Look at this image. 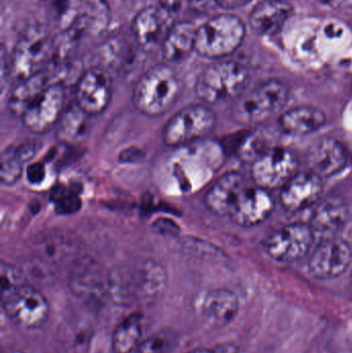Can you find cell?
Here are the masks:
<instances>
[{
  "mask_svg": "<svg viewBox=\"0 0 352 353\" xmlns=\"http://www.w3.org/2000/svg\"><path fill=\"white\" fill-rule=\"evenodd\" d=\"M111 300L123 306L155 304L167 290L165 268L154 259L132 261L111 271Z\"/></svg>",
  "mask_w": 352,
  "mask_h": 353,
  "instance_id": "obj_1",
  "label": "cell"
},
{
  "mask_svg": "<svg viewBox=\"0 0 352 353\" xmlns=\"http://www.w3.org/2000/svg\"><path fill=\"white\" fill-rule=\"evenodd\" d=\"M182 88L181 79L174 68L158 64L149 68L134 85L132 103L143 115L159 117L174 108Z\"/></svg>",
  "mask_w": 352,
  "mask_h": 353,
  "instance_id": "obj_2",
  "label": "cell"
},
{
  "mask_svg": "<svg viewBox=\"0 0 352 353\" xmlns=\"http://www.w3.org/2000/svg\"><path fill=\"white\" fill-rule=\"evenodd\" d=\"M249 82L247 68L234 60L209 64L198 76L196 94L206 103H219L238 99Z\"/></svg>",
  "mask_w": 352,
  "mask_h": 353,
  "instance_id": "obj_3",
  "label": "cell"
},
{
  "mask_svg": "<svg viewBox=\"0 0 352 353\" xmlns=\"http://www.w3.org/2000/svg\"><path fill=\"white\" fill-rule=\"evenodd\" d=\"M245 25L229 14H217L196 29V50L203 57L220 59L233 54L243 43Z\"/></svg>",
  "mask_w": 352,
  "mask_h": 353,
  "instance_id": "obj_4",
  "label": "cell"
},
{
  "mask_svg": "<svg viewBox=\"0 0 352 353\" xmlns=\"http://www.w3.org/2000/svg\"><path fill=\"white\" fill-rule=\"evenodd\" d=\"M53 49L51 33L45 25L28 27L14 47L10 59V76L20 82L43 72Z\"/></svg>",
  "mask_w": 352,
  "mask_h": 353,
  "instance_id": "obj_5",
  "label": "cell"
},
{
  "mask_svg": "<svg viewBox=\"0 0 352 353\" xmlns=\"http://www.w3.org/2000/svg\"><path fill=\"white\" fill-rule=\"evenodd\" d=\"M68 284L74 296L88 306L99 307L111 300V271L91 257L72 261Z\"/></svg>",
  "mask_w": 352,
  "mask_h": 353,
  "instance_id": "obj_6",
  "label": "cell"
},
{
  "mask_svg": "<svg viewBox=\"0 0 352 353\" xmlns=\"http://www.w3.org/2000/svg\"><path fill=\"white\" fill-rule=\"evenodd\" d=\"M217 117L205 103L186 105L165 124L163 140L167 146L179 147L206 138L214 130Z\"/></svg>",
  "mask_w": 352,
  "mask_h": 353,
  "instance_id": "obj_7",
  "label": "cell"
},
{
  "mask_svg": "<svg viewBox=\"0 0 352 353\" xmlns=\"http://www.w3.org/2000/svg\"><path fill=\"white\" fill-rule=\"evenodd\" d=\"M289 97V86L282 81H265L240 99L234 110L236 119L244 123L265 121L280 111Z\"/></svg>",
  "mask_w": 352,
  "mask_h": 353,
  "instance_id": "obj_8",
  "label": "cell"
},
{
  "mask_svg": "<svg viewBox=\"0 0 352 353\" xmlns=\"http://www.w3.org/2000/svg\"><path fill=\"white\" fill-rule=\"evenodd\" d=\"M1 303L10 321L23 329H39L49 319L50 306L47 299L29 284L21 286Z\"/></svg>",
  "mask_w": 352,
  "mask_h": 353,
  "instance_id": "obj_9",
  "label": "cell"
},
{
  "mask_svg": "<svg viewBox=\"0 0 352 353\" xmlns=\"http://www.w3.org/2000/svg\"><path fill=\"white\" fill-rule=\"evenodd\" d=\"M315 240L309 224L291 223L269 234L264 241V248L274 261L293 263L305 257Z\"/></svg>",
  "mask_w": 352,
  "mask_h": 353,
  "instance_id": "obj_10",
  "label": "cell"
},
{
  "mask_svg": "<svg viewBox=\"0 0 352 353\" xmlns=\"http://www.w3.org/2000/svg\"><path fill=\"white\" fill-rule=\"evenodd\" d=\"M299 161L293 151L283 147H273L260 153L253 161L251 175L256 186L262 188H282L298 173Z\"/></svg>",
  "mask_w": 352,
  "mask_h": 353,
  "instance_id": "obj_11",
  "label": "cell"
},
{
  "mask_svg": "<svg viewBox=\"0 0 352 353\" xmlns=\"http://www.w3.org/2000/svg\"><path fill=\"white\" fill-rule=\"evenodd\" d=\"M65 108V89L60 83L50 84L23 114V124L29 132L41 134L57 125Z\"/></svg>",
  "mask_w": 352,
  "mask_h": 353,
  "instance_id": "obj_12",
  "label": "cell"
},
{
  "mask_svg": "<svg viewBox=\"0 0 352 353\" xmlns=\"http://www.w3.org/2000/svg\"><path fill=\"white\" fill-rule=\"evenodd\" d=\"M352 248L339 238L320 241L308 261L311 275L316 279L330 280L340 277L351 267Z\"/></svg>",
  "mask_w": 352,
  "mask_h": 353,
  "instance_id": "obj_13",
  "label": "cell"
},
{
  "mask_svg": "<svg viewBox=\"0 0 352 353\" xmlns=\"http://www.w3.org/2000/svg\"><path fill=\"white\" fill-rule=\"evenodd\" d=\"M112 97L113 81L103 68H91L79 79L76 103L90 117L103 113L109 107Z\"/></svg>",
  "mask_w": 352,
  "mask_h": 353,
  "instance_id": "obj_14",
  "label": "cell"
},
{
  "mask_svg": "<svg viewBox=\"0 0 352 353\" xmlns=\"http://www.w3.org/2000/svg\"><path fill=\"white\" fill-rule=\"evenodd\" d=\"M274 207V199L268 189L256 185L246 186L231 208L229 217L237 225L251 228L268 219Z\"/></svg>",
  "mask_w": 352,
  "mask_h": 353,
  "instance_id": "obj_15",
  "label": "cell"
},
{
  "mask_svg": "<svg viewBox=\"0 0 352 353\" xmlns=\"http://www.w3.org/2000/svg\"><path fill=\"white\" fill-rule=\"evenodd\" d=\"M322 190V178L311 171L298 172L281 188L280 203L287 211H301L318 203Z\"/></svg>",
  "mask_w": 352,
  "mask_h": 353,
  "instance_id": "obj_16",
  "label": "cell"
},
{
  "mask_svg": "<svg viewBox=\"0 0 352 353\" xmlns=\"http://www.w3.org/2000/svg\"><path fill=\"white\" fill-rule=\"evenodd\" d=\"M169 12L163 6H150L143 8L132 21V33L138 45L144 49L163 46L169 29Z\"/></svg>",
  "mask_w": 352,
  "mask_h": 353,
  "instance_id": "obj_17",
  "label": "cell"
},
{
  "mask_svg": "<svg viewBox=\"0 0 352 353\" xmlns=\"http://www.w3.org/2000/svg\"><path fill=\"white\" fill-rule=\"evenodd\" d=\"M349 218V208L343 199L338 196H330L315 203L309 225L313 230L315 239L320 240L334 238L346 223Z\"/></svg>",
  "mask_w": 352,
  "mask_h": 353,
  "instance_id": "obj_18",
  "label": "cell"
},
{
  "mask_svg": "<svg viewBox=\"0 0 352 353\" xmlns=\"http://www.w3.org/2000/svg\"><path fill=\"white\" fill-rule=\"evenodd\" d=\"M246 186L245 176L239 172L225 174L207 191L204 199L207 209L214 215L229 216Z\"/></svg>",
  "mask_w": 352,
  "mask_h": 353,
  "instance_id": "obj_19",
  "label": "cell"
},
{
  "mask_svg": "<svg viewBox=\"0 0 352 353\" xmlns=\"http://www.w3.org/2000/svg\"><path fill=\"white\" fill-rule=\"evenodd\" d=\"M202 316L211 327L229 325L239 313L240 302L237 294L227 288H215L207 292L202 302Z\"/></svg>",
  "mask_w": 352,
  "mask_h": 353,
  "instance_id": "obj_20",
  "label": "cell"
},
{
  "mask_svg": "<svg viewBox=\"0 0 352 353\" xmlns=\"http://www.w3.org/2000/svg\"><path fill=\"white\" fill-rule=\"evenodd\" d=\"M307 161L310 171L320 178H329L344 169L347 163L346 149L335 139H324L310 149Z\"/></svg>",
  "mask_w": 352,
  "mask_h": 353,
  "instance_id": "obj_21",
  "label": "cell"
},
{
  "mask_svg": "<svg viewBox=\"0 0 352 353\" xmlns=\"http://www.w3.org/2000/svg\"><path fill=\"white\" fill-rule=\"evenodd\" d=\"M94 337V327L84 315H72L60 325L57 332L59 353H89Z\"/></svg>",
  "mask_w": 352,
  "mask_h": 353,
  "instance_id": "obj_22",
  "label": "cell"
},
{
  "mask_svg": "<svg viewBox=\"0 0 352 353\" xmlns=\"http://www.w3.org/2000/svg\"><path fill=\"white\" fill-rule=\"evenodd\" d=\"M293 10L287 0H262L250 14V26L258 34H276L291 18Z\"/></svg>",
  "mask_w": 352,
  "mask_h": 353,
  "instance_id": "obj_23",
  "label": "cell"
},
{
  "mask_svg": "<svg viewBox=\"0 0 352 353\" xmlns=\"http://www.w3.org/2000/svg\"><path fill=\"white\" fill-rule=\"evenodd\" d=\"M196 29L189 21L174 23L161 46L165 61L179 63L189 57L196 50Z\"/></svg>",
  "mask_w": 352,
  "mask_h": 353,
  "instance_id": "obj_24",
  "label": "cell"
},
{
  "mask_svg": "<svg viewBox=\"0 0 352 353\" xmlns=\"http://www.w3.org/2000/svg\"><path fill=\"white\" fill-rule=\"evenodd\" d=\"M326 122L324 112L310 105L291 108L279 118L281 130L291 136H306L318 132Z\"/></svg>",
  "mask_w": 352,
  "mask_h": 353,
  "instance_id": "obj_25",
  "label": "cell"
},
{
  "mask_svg": "<svg viewBox=\"0 0 352 353\" xmlns=\"http://www.w3.org/2000/svg\"><path fill=\"white\" fill-rule=\"evenodd\" d=\"M37 144L34 141L12 145L3 150L1 154L0 178L6 186H12L20 180L24 163L37 154Z\"/></svg>",
  "mask_w": 352,
  "mask_h": 353,
  "instance_id": "obj_26",
  "label": "cell"
},
{
  "mask_svg": "<svg viewBox=\"0 0 352 353\" xmlns=\"http://www.w3.org/2000/svg\"><path fill=\"white\" fill-rule=\"evenodd\" d=\"M50 84L52 83H50L49 74L45 70L30 78L17 82L8 97V109L14 115L22 117L31 103Z\"/></svg>",
  "mask_w": 352,
  "mask_h": 353,
  "instance_id": "obj_27",
  "label": "cell"
},
{
  "mask_svg": "<svg viewBox=\"0 0 352 353\" xmlns=\"http://www.w3.org/2000/svg\"><path fill=\"white\" fill-rule=\"evenodd\" d=\"M144 332V317L134 312L126 316L116 327L112 337V350L114 353L136 352L142 342Z\"/></svg>",
  "mask_w": 352,
  "mask_h": 353,
  "instance_id": "obj_28",
  "label": "cell"
},
{
  "mask_svg": "<svg viewBox=\"0 0 352 353\" xmlns=\"http://www.w3.org/2000/svg\"><path fill=\"white\" fill-rule=\"evenodd\" d=\"M37 244L39 247L37 254L49 263H59L76 254L78 247V243L72 234L60 232L43 234Z\"/></svg>",
  "mask_w": 352,
  "mask_h": 353,
  "instance_id": "obj_29",
  "label": "cell"
},
{
  "mask_svg": "<svg viewBox=\"0 0 352 353\" xmlns=\"http://www.w3.org/2000/svg\"><path fill=\"white\" fill-rule=\"evenodd\" d=\"M78 105L64 111L57 124V138L65 144H76L82 140L88 128V118Z\"/></svg>",
  "mask_w": 352,
  "mask_h": 353,
  "instance_id": "obj_30",
  "label": "cell"
},
{
  "mask_svg": "<svg viewBox=\"0 0 352 353\" xmlns=\"http://www.w3.org/2000/svg\"><path fill=\"white\" fill-rule=\"evenodd\" d=\"M52 199L55 203L56 211L60 214L74 213L82 205L76 191L70 187L58 186L52 193Z\"/></svg>",
  "mask_w": 352,
  "mask_h": 353,
  "instance_id": "obj_31",
  "label": "cell"
},
{
  "mask_svg": "<svg viewBox=\"0 0 352 353\" xmlns=\"http://www.w3.org/2000/svg\"><path fill=\"white\" fill-rule=\"evenodd\" d=\"M26 284L24 275L16 265L1 263V301L16 292L21 286Z\"/></svg>",
  "mask_w": 352,
  "mask_h": 353,
  "instance_id": "obj_32",
  "label": "cell"
},
{
  "mask_svg": "<svg viewBox=\"0 0 352 353\" xmlns=\"http://www.w3.org/2000/svg\"><path fill=\"white\" fill-rule=\"evenodd\" d=\"M174 342V335L169 331H161L142 340L136 353H167Z\"/></svg>",
  "mask_w": 352,
  "mask_h": 353,
  "instance_id": "obj_33",
  "label": "cell"
},
{
  "mask_svg": "<svg viewBox=\"0 0 352 353\" xmlns=\"http://www.w3.org/2000/svg\"><path fill=\"white\" fill-rule=\"evenodd\" d=\"M26 176L31 184H39L45 179V167L39 163H31L27 167Z\"/></svg>",
  "mask_w": 352,
  "mask_h": 353,
  "instance_id": "obj_34",
  "label": "cell"
},
{
  "mask_svg": "<svg viewBox=\"0 0 352 353\" xmlns=\"http://www.w3.org/2000/svg\"><path fill=\"white\" fill-rule=\"evenodd\" d=\"M189 3L192 10L200 14H205L218 8L217 0H189Z\"/></svg>",
  "mask_w": 352,
  "mask_h": 353,
  "instance_id": "obj_35",
  "label": "cell"
},
{
  "mask_svg": "<svg viewBox=\"0 0 352 353\" xmlns=\"http://www.w3.org/2000/svg\"><path fill=\"white\" fill-rule=\"evenodd\" d=\"M252 1L253 0H217L219 8H227V10L243 8Z\"/></svg>",
  "mask_w": 352,
  "mask_h": 353,
  "instance_id": "obj_36",
  "label": "cell"
},
{
  "mask_svg": "<svg viewBox=\"0 0 352 353\" xmlns=\"http://www.w3.org/2000/svg\"><path fill=\"white\" fill-rule=\"evenodd\" d=\"M182 0H159V6L169 10V12H175L181 6Z\"/></svg>",
  "mask_w": 352,
  "mask_h": 353,
  "instance_id": "obj_37",
  "label": "cell"
},
{
  "mask_svg": "<svg viewBox=\"0 0 352 353\" xmlns=\"http://www.w3.org/2000/svg\"><path fill=\"white\" fill-rule=\"evenodd\" d=\"M214 353H238L237 346L234 345V344L231 343H225L220 344V345L217 346L214 350H213Z\"/></svg>",
  "mask_w": 352,
  "mask_h": 353,
  "instance_id": "obj_38",
  "label": "cell"
},
{
  "mask_svg": "<svg viewBox=\"0 0 352 353\" xmlns=\"http://www.w3.org/2000/svg\"><path fill=\"white\" fill-rule=\"evenodd\" d=\"M326 6H331V8H340L343 4L346 3L349 0H318Z\"/></svg>",
  "mask_w": 352,
  "mask_h": 353,
  "instance_id": "obj_39",
  "label": "cell"
},
{
  "mask_svg": "<svg viewBox=\"0 0 352 353\" xmlns=\"http://www.w3.org/2000/svg\"><path fill=\"white\" fill-rule=\"evenodd\" d=\"M188 353H214L213 350H207V348H198V350H192Z\"/></svg>",
  "mask_w": 352,
  "mask_h": 353,
  "instance_id": "obj_40",
  "label": "cell"
},
{
  "mask_svg": "<svg viewBox=\"0 0 352 353\" xmlns=\"http://www.w3.org/2000/svg\"><path fill=\"white\" fill-rule=\"evenodd\" d=\"M351 284H352V274H351Z\"/></svg>",
  "mask_w": 352,
  "mask_h": 353,
  "instance_id": "obj_41",
  "label": "cell"
}]
</instances>
